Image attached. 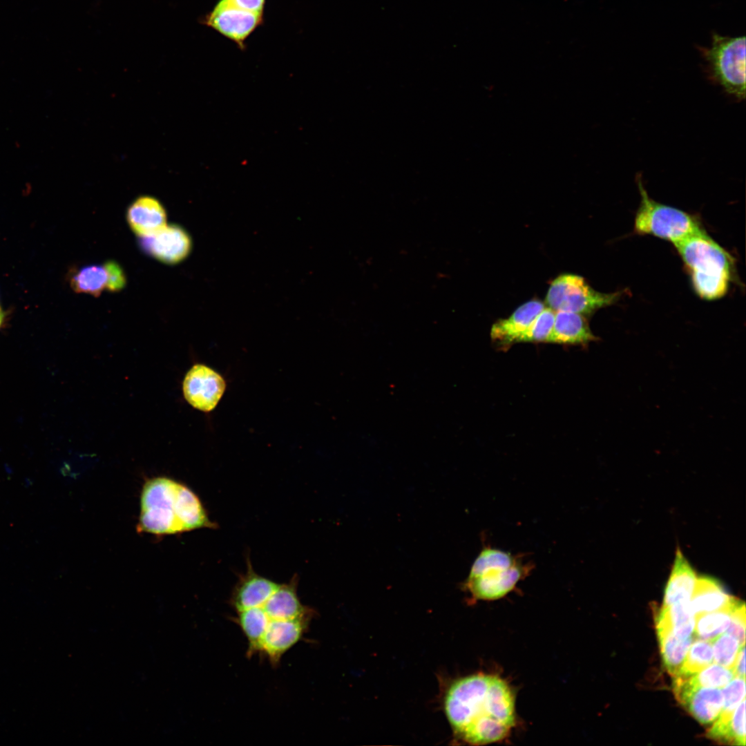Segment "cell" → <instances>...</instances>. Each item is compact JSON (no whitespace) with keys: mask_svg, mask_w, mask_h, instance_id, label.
I'll return each mask as SVG.
<instances>
[{"mask_svg":"<svg viewBox=\"0 0 746 746\" xmlns=\"http://www.w3.org/2000/svg\"><path fill=\"white\" fill-rule=\"evenodd\" d=\"M455 735L470 745L506 738L515 724V696L499 676L479 673L455 682L444 701Z\"/></svg>","mask_w":746,"mask_h":746,"instance_id":"obj_1","label":"cell"},{"mask_svg":"<svg viewBox=\"0 0 746 746\" xmlns=\"http://www.w3.org/2000/svg\"><path fill=\"white\" fill-rule=\"evenodd\" d=\"M674 247L699 297L714 300L727 293L735 271L734 260L705 230L684 239Z\"/></svg>","mask_w":746,"mask_h":746,"instance_id":"obj_2","label":"cell"},{"mask_svg":"<svg viewBox=\"0 0 746 746\" xmlns=\"http://www.w3.org/2000/svg\"><path fill=\"white\" fill-rule=\"evenodd\" d=\"M530 570V564L519 557L486 546L474 561L463 587L475 600H498L512 591Z\"/></svg>","mask_w":746,"mask_h":746,"instance_id":"obj_3","label":"cell"},{"mask_svg":"<svg viewBox=\"0 0 746 746\" xmlns=\"http://www.w3.org/2000/svg\"><path fill=\"white\" fill-rule=\"evenodd\" d=\"M640 195L635 215L633 229L640 235H651L673 245L704 229L697 216L652 199L642 179L637 178Z\"/></svg>","mask_w":746,"mask_h":746,"instance_id":"obj_4","label":"cell"},{"mask_svg":"<svg viewBox=\"0 0 746 746\" xmlns=\"http://www.w3.org/2000/svg\"><path fill=\"white\" fill-rule=\"evenodd\" d=\"M710 77L737 99L745 98V37L714 33L709 47H700Z\"/></svg>","mask_w":746,"mask_h":746,"instance_id":"obj_5","label":"cell"},{"mask_svg":"<svg viewBox=\"0 0 746 746\" xmlns=\"http://www.w3.org/2000/svg\"><path fill=\"white\" fill-rule=\"evenodd\" d=\"M178 484L164 477L151 479L144 484L137 524L139 532L157 535L182 533L177 517Z\"/></svg>","mask_w":746,"mask_h":746,"instance_id":"obj_6","label":"cell"},{"mask_svg":"<svg viewBox=\"0 0 746 746\" xmlns=\"http://www.w3.org/2000/svg\"><path fill=\"white\" fill-rule=\"evenodd\" d=\"M622 294V291H597L583 277L566 274L552 281L546 296V303L548 307L555 312H572L586 316L615 303Z\"/></svg>","mask_w":746,"mask_h":746,"instance_id":"obj_7","label":"cell"},{"mask_svg":"<svg viewBox=\"0 0 746 746\" xmlns=\"http://www.w3.org/2000/svg\"><path fill=\"white\" fill-rule=\"evenodd\" d=\"M298 582L297 575H294L288 582L280 584L263 603L251 608V622L258 638V644L266 633L280 625L314 617L315 611L303 604L299 599Z\"/></svg>","mask_w":746,"mask_h":746,"instance_id":"obj_8","label":"cell"},{"mask_svg":"<svg viewBox=\"0 0 746 746\" xmlns=\"http://www.w3.org/2000/svg\"><path fill=\"white\" fill-rule=\"evenodd\" d=\"M676 698L690 714L703 725L715 721L723 705V695L718 688L691 684L680 675L673 676Z\"/></svg>","mask_w":746,"mask_h":746,"instance_id":"obj_9","label":"cell"},{"mask_svg":"<svg viewBox=\"0 0 746 746\" xmlns=\"http://www.w3.org/2000/svg\"><path fill=\"white\" fill-rule=\"evenodd\" d=\"M225 388L224 378L203 364H195L189 370L182 385L187 402L195 409L205 412L217 406Z\"/></svg>","mask_w":746,"mask_h":746,"instance_id":"obj_10","label":"cell"},{"mask_svg":"<svg viewBox=\"0 0 746 746\" xmlns=\"http://www.w3.org/2000/svg\"><path fill=\"white\" fill-rule=\"evenodd\" d=\"M262 15L242 10L228 0H220L204 23L242 48L246 39L262 21Z\"/></svg>","mask_w":746,"mask_h":746,"instance_id":"obj_11","label":"cell"},{"mask_svg":"<svg viewBox=\"0 0 746 746\" xmlns=\"http://www.w3.org/2000/svg\"><path fill=\"white\" fill-rule=\"evenodd\" d=\"M140 245L145 252L168 264L184 259L191 248L188 233L177 225L166 226L153 236L142 238Z\"/></svg>","mask_w":746,"mask_h":746,"instance_id":"obj_12","label":"cell"},{"mask_svg":"<svg viewBox=\"0 0 746 746\" xmlns=\"http://www.w3.org/2000/svg\"><path fill=\"white\" fill-rule=\"evenodd\" d=\"M280 584L258 574L249 561L246 572L232 590L229 602L237 612L254 608L263 603L278 589Z\"/></svg>","mask_w":746,"mask_h":746,"instance_id":"obj_13","label":"cell"},{"mask_svg":"<svg viewBox=\"0 0 746 746\" xmlns=\"http://www.w3.org/2000/svg\"><path fill=\"white\" fill-rule=\"evenodd\" d=\"M544 307V304L539 300L524 303L508 318L499 320L492 325L490 330L492 341L502 348L515 343Z\"/></svg>","mask_w":746,"mask_h":746,"instance_id":"obj_14","label":"cell"},{"mask_svg":"<svg viewBox=\"0 0 746 746\" xmlns=\"http://www.w3.org/2000/svg\"><path fill=\"white\" fill-rule=\"evenodd\" d=\"M127 221L138 236L147 238L166 226V214L158 200L150 195H142L128 207Z\"/></svg>","mask_w":746,"mask_h":746,"instance_id":"obj_15","label":"cell"},{"mask_svg":"<svg viewBox=\"0 0 746 746\" xmlns=\"http://www.w3.org/2000/svg\"><path fill=\"white\" fill-rule=\"evenodd\" d=\"M695 616L721 610H731L741 602L729 595L718 581L710 577H697L690 598Z\"/></svg>","mask_w":746,"mask_h":746,"instance_id":"obj_16","label":"cell"},{"mask_svg":"<svg viewBox=\"0 0 746 746\" xmlns=\"http://www.w3.org/2000/svg\"><path fill=\"white\" fill-rule=\"evenodd\" d=\"M585 316L566 311H556L552 332L546 343L586 345L597 340Z\"/></svg>","mask_w":746,"mask_h":746,"instance_id":"obj_17","label":"cell"},{"mask_svg":"<svg viewBox=\"0 0 746 746\" xmlns=\"http://www.w3.org/2000/svg\"><path fill=\"white\" fill-rule=\"evenodd\" d=\"M696 580L695 571L680 550L678 549L672 571L664 589L662 606L689 601Z\"/></svg>","mask_w":746,"mask_h":746,"instance_id":"obj_18","label":"cell"},{"mask_svg":"<svg viewBox=\"0 0 746 746\" xmlns=\"http://www.w3.org/2000/svg\"><path fill=\"white\" fill-rule=\"evenodd\" d=\"M689 601L662 606L656 615V629H667L680 639L691 636L696 616L691 611Z\"/></svg>","mask_w":746,"mask_h":746,"instance_id":"obj_19","label":"cell"},{"mask_svg":"<svg viewBox=\"0 0 746 746\" xmlns=\"http://www.w3.org/2000/svg\"><path fill=\"white\" fill-rule=\"evenodd\" d=\"M656 630L664 667L673 677L678 673L684 662L693 638L689 636L680 639L667 629Z\"/></svg>","mask_w":746,"mask_h":746,"instance_id":"obj_20","label":"cell"},{"mask_svg":"<svg viewBox=\"0 0 746 746\" xmlns=\"http://www.w3.org/2000/svg\"><path fill=\"white\" fill-rule=\"evenodd\" d=\"M711 739L736 745H745V699L735 709L731 718L725 722L716 721L707 731Z\"/></svg>","mask_w":746,"mask_h":746,"instance_id":"obj_21","label":"cell"},{"mask_svg":"<svg viewBox=\"0 0 746 746\" xmlns=\"http://www.w3.org/2000/svg\"><path fill=\"white\" fill-rule=\"evenodd\" d=\"M735 609L696 615L694 630L695 636L699 639L712 641L726 631L731 621V613Z\"/></svg>","mask_w":746,"mask_h":746,"instance_id":"obj_22","label":"cell"},{"mask_svg":"<svg viewBox=\"0 0 746 746\" xmlns=\"http://www.w3.org/2000/svg\"><path fill=\"white\" fill-rule=\"evenodd\" d=\"M107 274L104 267L91 265L79 269L70 280L73 289L78 293L98 296L106 288Z\"/></svg>","mask_w":746,"mask_h":746,"instance_id":"obj_23","label":"cell"},{"mask_svg":"<svg viewBox=\"0 0 746 746\" xmlns=\"http://www.w3.org/2000/svg\"><path fill=\"white\" fill-rule=\"evenodd\" d=\"M712 660L711 641L702 639L695 640L691 644L684 662L676 675L685 676L693 675L710 664Z\"/></svg>","mask_w":746,"mask_h":746,"instance_id":"obj_24","label":"cell"},{"mask_svg":"<svg viewBox=\"0 0 746 746\" xmlns=\"http://www.w3.org/2000/svg\"><path fill=\"white\" fill-rule=\"evenodd\" d=\"M682 676L691 684L698 686L720 688L725 687L734 678V674L731 669L720 664H711L693 675Z\"/></svg>","mask_w":746,"mask_h":746,"instance_id":"obj_25","label":"cell"},{"mask_svg":"<svg viewBox=\"0 0 746 746\" xmlns=\"http://www.w3.org/2000/svg\"><path fill=\"white\" fill-rule=\"evenodd\" d=\"M555 314L554 310L544 307L516 343L546 342L553 327Z\"/></svg>","mask_w":746,"mask_h":746,"instance_id":"obj_26","label":"cell"},{"mask_svg":"<svg viewBox=\"0 0 746 746\" xmlns=\"http://www.w3.org/2000/svg\"><path fill=\"white\" fill-rule=\"evenodd\" d=\"M723 689V705L717 721L724 722L729 720L739 703L745 698V678L736 676L731 680Z\"/></svg>","mask_w":746,"mask_h":746,"instance_id":"obj_27","label":"cell"},{"mask_svg":"<svg viewBox=\"0 0 746 746\" xmlns=\"http://www.w3.org/2000/svg\"><path fill=\"white\" fill-rule=\"evenodd\" d=\"M712 641L715 662L732 669L742 645L735 638L727 633L720 635Z\"/></svg>","mask_w":746,"mask_h":746,"instance_id":"obj_28","label":"cell"},{"mask_svg":"<svg viewBox=\"0 0 746 746\" xmlns=\"http://www.w3.org/2000/svg\"><path fill=\"white\" fill-rule=\"evenodd\" d=\"M726 633L735 638L740 645L745 641V605L741 602L731 613Z\"/></svg>","mask_w":746,"mask_h":746,"instance_id":"obj_29","label":"cell"},{"mask_svg":"<svg viewBox=\"0 0 746 746\" xmlns=\"http://www.w3.org/2000/svg\"><path fill=\"white\" fill-rule=\"evenodd\" d=\"M104 267L107 274L106 288L112 292L121 290L126 284V278L122 267L114 261H108Z\"/></svg>","mask_w":746,"mask_h":746,"instance_id":"obj_30","label":"cell"},{"mask_svg":"<svg viewBox=\"0 0 746 746\" xmlns=\"http://www.w3.org/2000/svg\"><path fill=\"white\" fill-rule=\"evenodd\" d=\"M235 6L253 13L261 14L264 10L265 0H228Z\"/></svg>","mask_w":746,"mask_h":746,"instance_id":"obj_31","label":"cell"},{"mask_svg":"<svg viewBox=\"0 0 746 746\" xmlns=\"http://www.w3.org/2000/svg\"><path fill=\"white\" fill-rule=\"evenodd\" d=\"M734 676L745 678V647L740 646L734 666L732 669Z\"/></svg>","mask_w":746,"mask_h":746,"instance_id":"obj_32","label":"cell"},{"mask_svg":"<svg viewBox=\"0 0 746 746\" xmlns=\"http://www.w3.org/2000/svg\"><path fill=\"white\" fill-rule=\"evenodd\" d=\"M3 316H4L3 312V311H2L1 308V306H0V325H1V323L3 322Z\"/></svg>","mask_w":746,"mask_h":746,"instance_id":"obj_33","label":"cell"}]
</instances>
